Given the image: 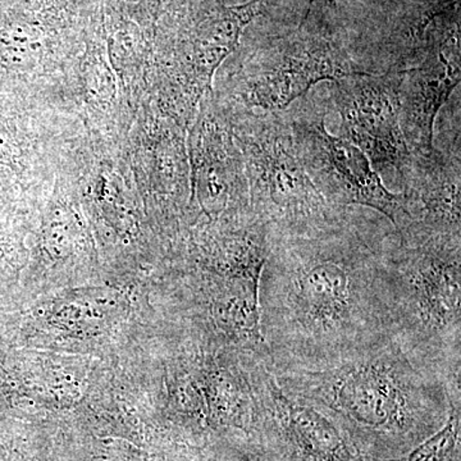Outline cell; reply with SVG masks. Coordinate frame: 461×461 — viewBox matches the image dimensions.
I'll return each mask as SVG.
<instances>
[{
  "label": "cell",
  "instance_id": "obj_6",
  "mask_svg": "<svg viewBox=\"0 0 461 461\" xmlns=\"http://www.w3.org/2000/svg\"><path fill=\"white\" fill-rule=\"evenodd\" d=\"M287 108L297 153L309 178L330 205L368 206L386 217L393 229L402 218V199L382 182L366 154L326 127L329 108L305 95Z\"/></svg>",
  "mask_w": 461,
  "mask_h": 461
},
{
  "label": "cell",
  "instance_id": "obj_14",
  "mask_svg": "<svg viewBox=\"0 0 461 461\" xmlns=\"http://www.w3.org/2000/svg\"><path fill=\"white\" fill-rule=\"evenodd\" d=\"M378 2L412 3V5H424L429 11L435 12V14H441V12L455 7L459 0H378Z\"/></svg>",
  "mask_w": 461,
  "mask_h": 461
},
{
  "label": "cell",
  "instance_id": "obj_1",
  "mask_svg": "<svg viewBox=\"0 0 461 461\" xmlns=\"http://www.w3.org/2000/svg\"><path fill=\"white\" fill-rule=\"evenodd\" d=\"M379 221L339 222L272 240L259 284L260 330L272 366H306L391 335Z\"/></svg>",
  "mask_w": 461,
  "mask_h": 461
},
{
  "label": "cell",
  "instance_id": "obj_7",
  "mask_svg": "<svg viewBox=\"0 0 461 461\" xmlns=\"http://www.w3.org/2000/svg\"><path fill=\"white\" fill-rule=\"evenodd\" d=\"M268 357L249 355L256 412L254 429L271 461H371L326 412L278 384Z\"/></svg>",
  "mask_w": 461,
  "mask_h": 461
},
{
  "label": "cell",
  "instance_id": "obj_10",
  "mask_svg": "<svg viewBox=\"0 0 461 461\" xmlns=\"http://www.w3.org/2000/svg\"><path fill=\"white\" fill-rule=\"evenodd\" d=\"M402 218L395 227L403 241H461L460 132L446 149L411 153L399 176Z\"/></svg>",
  "mask_w": 461,
  "mask_h": 461
},
{
  "label": "cell",
  "instance_id": "obj_8",
  "mask_svg": "<svg viewBox=\"0 0 461 461\" xmlns=\"http://www.w3.org/2000/svg\"><path fill=\"white\" fill-rule=\"evenodd\" d=\"M421 38L411 65L399 69L400 123L411 153L435 148L437 114L460 85L459 11L453 7L437 14Z\"/></svg>",
  "mask_w": 461,
  "mask_h": 461
},
{
  "label": "cell",
  "instance_id": "obj_5",
  "mask_svg": "<svg viewBox=\"0 0 461 461\" xmlns=\"http://www.w3.org/2000/svg\"><path fill=\"white\" fill-rule=\"evenodd\" d=\"M330 9L327 0H309L296 30L250 54L233 76L232 105L286 111L321 81L371 74L355 62Z\"/></svg>",
  "mask_w": 461,
  "mask_h": 461
},
{
  "label": "cell",
  "instance_id": "obj_3",
  "mask_svg": "<svg viewBox=\"0 0 461 461\" xmlns=\"http://www.w3.org/2000/svg\"><path fill=\"white\" fill-rule=\"evenodd\" d=\"M384 263L391 335L460 395L461 241H403L393 229L384 240Z\"/></svg>",
  "mask_w": 461,
  "mask_h": 461
},
{
  "label": "cell",
  "instance_id": "obj_13",
  "mask_svg": "<svg viewBox=\"0 0 461 461\" xmlns=\"http://www.w3.org/2000/svg\"><path fill=\"white\" fill-rule=\"evenodd\" d=\"M460 406H456L441 429L412 447L406 456L393 461H460Z\"/></svg>",
  "mask_w": 461,
  "mask_h": 461
},
{
  "label": "cell",
  "instance_id": "obj_2",
  "mask_svg": "<svg viewBox=\"0 0 461 461\" xmlns=\"http://www.w3.org/2000/svg\"><path fill=\"white\" fill-rule=\"evenodd\" d=\"M268 366L285 391L326 412L375 457L411 451L460 406V395L393 336L330 362Z\"/></svg>",
  "mask_w": 461,
  "mask_h": 461
},
{
  "label": "cell",
  "instance_id": "obj_12",
  "mask_svg": "<svg viewBox=\"0 0 461 461\" xmlns=\"http://www.w3.org/2000/svg\"><path fill=\"white\" fill-rule=\"evenodd\" d=\"M278 0H249L215 12L191 36L181 54L178 80L185 105H191L208 87L218 66L238 47L241 33Z\"/></svg>",
  "mask_w": 461,
  "mask_h": 461
},
{
  "label": "cell",
  "instance_id": "obj_11",
  "mask_svg": "<svg viewBox=\"0 0 461 461\" xmlns=\"http://www.w3.org/2000/svg\"><path fill=\"white\" fill-rule=\"evenodd\" d=\"M211 112L203 115L193 138L198 196L209 211L244 217L251 213L244 159L233 138L230 114Z\"/></svg>",
  "mask_w": 461,
  "mask_h": 461
},
{
  "label": "cell",
  "instance_id": "obj_9",
  "mask_svg": "<svg viewBox=\"0 0 461 461\" xmlns=\"http://www.w3.org/2000/svg\"><path fill=\"white\" fill-rule=\"evenodd\" d=\"M399 69L339 78L330 102L341 118V136L357 145L377 169L408 166L411 150L400 123Z\"/></svg>",
  "mask_w": 461,
  "mask_h": 461
},
{
  "label": "cell",
  "instance_id": "obj_4",
  "mask_svg": "<svg viewBox=\"0 0 461 461\" xmlns=\"http://www.w3.org/2000/svg\"><path fill=\"white\" fill-rule=\"evenodd\" d=\"M233 138L244 159L249 205L272 240L308 235L339 222L348 208L330 205L309 178L286 111L229 107Z\"/></svg>",
  "mask_w": 461,
  "mask_h": 461
}]
</instances>
